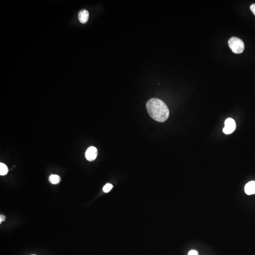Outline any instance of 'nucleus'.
<instances>
[{
    "label": "nucleus",
    "instance_id": "f257e3e1",
    "mask_svg": "<svg viewBox=\"0 0 255 255\" xmlns=\"http://www.w3.org/2000/svg\"><path fill=\"white\" fill-rule=\"evenodd\" d=\"M146 106L149 115L156 121L163 123L169 118V109L166 104L161 100L152 98L148 101Z\"/></svg>",
    "mask_w": 255,
    "mask_h": 255
},
{
    "label": "nucleus",
    "instance_id": "f03ea898",
    "mask_svg": "<svg viewBox=\"0 0 255 255\" xmlns=\"http://www.w3.org/2000/svg\"><path fill=\"white\" fill-rule=\"evenodd\" d=\"M228 45L234 53L241 54L244 51L245 45L242 40L236 37H233L229 39Z\"/></svg>",
    "mask_w": 255,
    "mask_h": 255
},
{
    "label": "nucleus",
    "instance_id": "7ed1b4c3",
    "mask_svg": "<svg viewBox=\"0 0 255 255\" xmlns=\"http://www.w3.org/2000/svg\"><path fill=\"white\" fill-rule=\"evenodd\" d=\"M225 126L223 132L225 134H230L233 132L236 129V124L235 120L232 118H228L225 121Z\"/></svg>",
    "mask_w": 255,
    "mask_h": 255
},
{
    "label": "nucleus",
    "instance_id": "20e7f679",
    "mask_svg": "<svg viewBox=\"0 0 255 255\" xmlns=\"http://www.w3.org/2000/svg\"><path fill=\"white\" fill-rule=\"evenodd\" d=\"M98 151L97 148L94 147H90L87 150L85 153L86 158L88 161H93L97 157Z\"/></svg>",
    "mask_w": 255,
    "mask_h": 255
},
{
    "label": "nucleus",
    "instance_id": "39448f33",
    "mask_svg": "<svg viewBox=\"0 0 255 255\" xmlns=\"http://www.w3.org/2000/svg\"><path fill=\"white\" fill-rule=\"evenodd\" d=\"M89 12L86 10H82L79 11L78 18L79 21L82 24H85L87 22L89 18Z\"/></svg>",
    "mask_w": 255,
    "mask_h": 255
},
{
    "label": "nucleus",
    "instance_id": "423d86ee",
    "mask_svg": "<svg viewBox=\"0 0 255 255\" xmlns=\"http://www.w3.org/2000/svg\"><path fill=\"white\" fill-rule=\"evenodd\" d=\"M245 192L248 195L255 194V181L248 182L245 186Z\"/></svg>",
    "mask_w": 255,
    "mask_h": 255
},
{
    "label": "nucleus",
    "instance_id": "0eeeda50",
    "mask_svg": "<svg viewBox=\"0 0 255 255\" xmlns=\"http://www.w3.org/2000/svg\"><path fill=\"white\" fill-rule=\"evenodd\" d=\"M61 177L58 175L51 174L49 178V180L53 184H59L61 181Z\"/></svg>",
    "mask_w": 255,
    "mask_h": 255
},
{
    "label": "nucleus",
    "instance_id": "6e6552de",
    "mask_svg": "<svg viewBox=\"0 0 255 255\" xmlns=\"http://www.w3.org/2000/svg\"><path fill=\"white\" fill-rule=\"evenodd\" d=\"M8 168L6 164L3 163H0V175L1 176H4L8 172Z\"/></svg>",
    "mask_w": 255,
    "mask_h": 255
},
{
    "label": "nucleus",
    "instance_id": "1a4fd4ad",
    "mask_svg": "<svg viewBox=\"0 0 255 255\" xmlns=\"http://www.w3.org/2000/svg\"><path fill=\"white\" fill-rule=\"evenodd\" d=\"M113 188V185L110 183L106 184L103 188V191L104 192L108 193Z\"/></svg>",
    "mask_w": 255,
    "mask_h": 255
},
{
    "label": "nucleus",
    "instance_id": "9d476101",
    "mask_svg": "<svg viewBox=\"0 0 255 255\" xmlns=\"http://www.w3.org/2000/svg\"><path fill=\"white\" fill-rule=\"evenodd\" d=\"M188 255H198L197 251L195 250H190L188 253Z\"/></svg>",
    "mask_w": 255,
    "mask_h": 255
},
{
    "label": "nucleus",
    "instance_id": "9b49d317",
    "mask_svg": "<svg viewBox=\"0 0 255 255\" xmlns=\"http://www.w3.org/2000/svg\"><path fill=\"white\" fill-rule=\"evenodd\" d=\"M250 9L253 14L255 15V4H252L250 6Z\"/></svg>",
    "mask_w": 255,
    "mask_h": 255
},
{
    "label": "nucleus",
    "instance_id": "f8f14e48",
    "mask_svg": "<svg viewBox=\"0 0 255 255\" xmlns=\"http://www.w3.org/2000/svg\"><path fill=\"white\" fill-rule=\"evenodd\" d=\"M6 219V217L4 215H1L0 216V223L1 224L2 222H4Z\"/></svg>",
    "mask_w": 255,
    "mask_h": 255
},
{
    "label": "nucleus",
    "instance_id": "ddd939ff",
    "mask_svg": "<svg viewBox=\"0 0 255 255\" xmlns=\"http://www.w3.org/2000/svg\"></svg>",
    "mask_w": 255,
    "mask_h": 255
}]
</instances>
